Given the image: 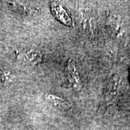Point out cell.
Masks as SVG:
<instances>
[{
  "instance_id": "6da1fadb",
  "label": "cell",
  "mask_w": 130,
  "mask_h": 130,
  "mask_svg": "<svg viewBox=\"0 0 130 130\" xmlns=\"http://www.w3.org/2000/svg\"><path fill=\"white\" fill-rule=\"evenodd\" d=\"M122 78L118 74H113L108 81L105 92L107 102H113L118 97L121 88Z\"/></svg>"
},
{
  "instance_id": "7a4b0ae2",
  "label": "cell",
  "mask_w": 130,
  "mask_h": 130,
  "mask_svg": "<svg viewBox=\"0 0 130 130\" xmlns=\"http://www.w3.org/2000/svg\"><path fill=\"white\" fill-rule=\"evenodd\" d=\"M67 72L69 81L72 84L73 87L76 90L79 91L82 87V82L75 62L72 58H70L68 60Z\"/></svg>"
},
{
  "instance_id": "3957f363",
  "label": "cell",
  "mask_w": 130,
  "mask_h": 130,
  "mask_svg": "<svg viewBox=\"0 0 130 130\" xmlns=\"http://www.w3.org/2000/svg\"><path fill=\"white\" fill-rule=\"evenodd\" d=\"M52 12L54 16L66 25H72V19L64 8L61 4L58 3H53L51 6Z\"/></svg>"
},
{
  "instance_id": "277c9868",
  "label": "cell",
  "mask_w": 130,
  "mask_h": 130,
  "mask_svg": "<svg viewBox=\"0 0 130 130\" xmlns=\"http://www.w3.org/2000/svg\"><path fill=\"white\" fill-rule=\"evenodd\" d=\"M21 59L31 64H37L42 60V55L40 52L35 49L25 50L19 55Z\"/></svg>"
},
{
  "instance_id": "5b68a950",
  "label": "cell",
  "mask_w": 130,
  "mask_h": 130,
  "mask_svg": "<svg viewBox=\"0 0 130 130\" xmlns=\"http://www.w3.org/2000/svg\"><path fill=\"white\" fill-rule=\"evenodd\" d=\"M46 100L54 107L60 110H67L71 108V105L67 101L57 95L48 94L46 96Z\"/></svg>"
},
{
  "instance_id": "8992f818",
  "label": "cell",
  "mask_w": 130,
  "mask_h": 130,
  "mask_svg": "<svg viewBox=\"0 0 130 130\" xmlns=\"http://www.w3.org/2000/svg\"><path fill=\"white\" fill-rule=\"evenodd\" d=\"M8 7L10 8L12 10L14 11V12H18L21 13L26 14V13H30V9H28L25 6L21 4L18 2H13V1H10L7 3Z\"/></svg>"
},
{
  "instance_id": "52a82bcc",
  "label": "cell",
  "mask_w": 130,
  "mask_h": 130,
  "mask_svg": "<svg viewBox=\"0 0 130 130\" xmlns=\"http://www.w3.org/2000/svg\"><path fill=\"white\" fill-rule=\"evenodd\" d=\"M0 81L7 82L11 81V73L6 71L0 65Z\"/></svg>"
}]
</instances>
